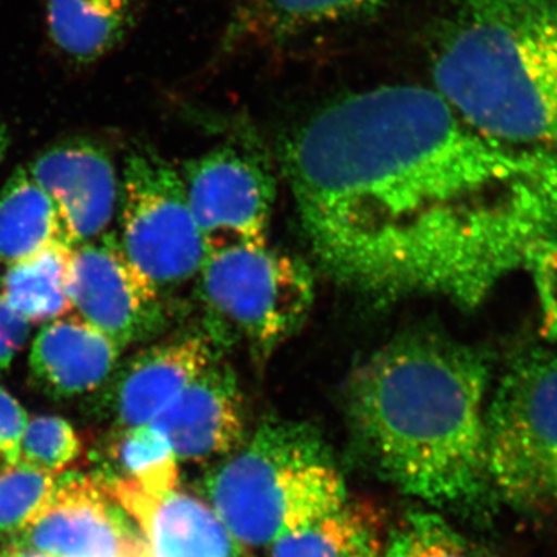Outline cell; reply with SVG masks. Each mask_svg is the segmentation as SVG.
Wrapping results in <instances>:
<instances>
[{"instance_id":"10","label":"cell","mask_w":557,"mask_h":557,"mask_svg":"<svg viewBox=\"0 0 557 557\" xmlns=\"http://www.w3.org/2000/svg\"><path fill=\"white\" fill-rule=\"evenodd\" d=\"M113 505L102 482L61 480L42 515L22 531V547L53 557H150Z\"/></svg>"},{"instance_id":"11","label":"cell","mask_w":557,"mask_h":557,"mask_svg":"<svg viewBox=\"0 0 557 557\" xmlns=\"http://www.w3.org/2000/svg\"><path fill=\"white\" fill-rule=\"evenodd\" d=\"M27 171L53 201L70 247L106 233L119 203L120 182L100 143L64 139L42 150Z\"/></svg>"},{"instance_id":"26","label":"cell","mask_w":557,"mask_h":557,"mask_svg":"<svg viewBox=\"0 0 557 557\" xmlns=\"http://www.w3.org/2000/svg\"><path fill=\"white\" fill-rule=\"evenodd\" d=\"M27 413L13 395L0 387V471L20 465V446Z\"/></svg>"},{"instance_id":"25","label":"cell","mask_w":557,"mask_h":557,"mask_svg":"<svg viewBox=\"0 0 557 557\" xmlns=\"http://www.w3.org/2000/svg\"><path fill=\"white\" fill-rule=\"evenodd\" d=\"M525 269L536 288L542 333L549 343L557 344V240L534 249Z\"/></svg>"},{"instance_id":"4","label":"cell","mask_w":557,"mask_h":557,"mask_svg":"<svg viewBox=\"0 0 557 557\" xmlns=\"http://www.w3.org/2000/svg\"><path fill=\"white\" fill-rule=\"evenodd\" d=\"M212 511L240 545L262 547L347 504L321 432L299 421L260 424L207 479Z\"/></svg>"},{"instance_id":"2","label":"cell","mask_w":557,"mask_h":557,"mask_svg":"<svg viewBox=\"0 0 557 557\" xmlns=\"http://www.w3.org/2000/svg\"><path fill=\"white\" fill-rule=\"evenodd\" d=\"M490 366L482 351L437 333L380 348L347 383L351 437L376 475L456 512L496 498L486 467Z\"/></svg>"},{"instance_id":"14","label":"cell","mask_w":557,"mask_h":557,"mask_svg":"<svg viewBox=\"0 0 557 557\" xmlns=\"http://www.w3.org/2000/svg\"><path fill=\"white\" fill-rule=\"evenodd\" d=\"M121 348L79 317L47 322L30 348L28 368L36 386L53 398L94 394L108 386Z\"/></svg>"},{"instance_id":"7","label":"cell","mask_w":557,"mask_h":557,"mask_svg":"<svg viewBox=\"0 0 557 557\" xmlns=\"http://www.w3.org/2000/svg\"><path fill=\"white\" fill-rule=\"evenodd\" d=\"M119 201L121 248L150 287L164 298L199 276L207 248L180 172L149 150L131 153Z\"/></svg>"},{"instance_id":"18","label":"cell","mask_w":557,"mask_h":557,"mask_svg":"<svg viewBox=\"0 0 557 557\" xmlns=\"http://www.w3.org/2000/svg\"><path fill=\"white\" fill-rule=\"evenodd\" d=\"M72 249L65 244H54L30 258L5 267L0 277V298L30 325L64 318L72 310Z\"/></svg>"},{"instance_id":"6","label":"cell","mask_w":557,"mask_h":557,"mask_svg":"<svg viewBox=\"0 0 557 557\" xmlns=\"http://www.w3.org/2000/svg\"><path fill=\"white\" fill-rule=\"evenodd\" d=\"M199 293L212 343H239L259 361L298 332L311 309L313 274L292 256L259 247L208 252Z\"/></svg>"},{"instance_id":"27","label":"cell","mask_w":557,"mask_h":557,"mask_svg":"<svg viewBox=\"0 0 557 557\" xmlns=\"http://www.w3.org/2000/svg\"><path fill=\"white\" fill-rule=\"evenodd\" d=\"M30 324L17 317L0 298V373L5 372L28 339Z\"/></svg>"},{"instance_id":"28","label":"cell","mask_w":557,"mask_h":557,"mask_svg":"<svg viewBox=\"0 0 557 557\" xmlns=\"http://www.w3.org/2000/svg\"><path fill=\"white\" fill-rule=\"evenodd\" d=\"M10 138L9 132H7L5 124L0 121V163H2L3 157H5L7 149H9Z\"/></svg>"},{"instance_id":"1","label":"cell","mask_w":557,"mask_h":557,"mask_svg":"<svg viewBox=\"0 0 557 557\" xmlns=\"http://www.w3.org/2000/svg\"><path fill=\"white\" fill-rule=\"evenodd\" d=\"M322 269L373 298L475 309L557 240V152L480 134L435 90L383 86L325 106L285 143Z\"/></svg>"},{"instance_id":"24","label":"cell","mask_w":557,"mask_h":557,"mask_svg":"<svg viewBox=\"0 0 557 557\" xmlns=\"http://www.w3.org/2000/svg\"><path fill=\"white\" fill-rule=\"evenodd\" d=\"M388 0H262V16L271 32H298L344 20L384 5Z\"/></svg>"},{"instance_id":"19","label":"cell","mask_w":557,"mask_h":557,"mask_svg":"<svg viewBox=\"0 0 557 557\" xmlns=\"http://www.w3.org/2000/svg\"><path fill=\"white\" fill-rule=\"evenodd\" d=\"M384 539L372 508L346 504L327 518L278 539L271 544V557H380Z\"/></svg>"},{"instance_id":"12","label":"cell","mask_w":557,"mask_h":557,"mask_svg":"<svg viewBox=\"0 0 557 557\" xmlns=\"http://www.w3.org/2000/svg\"><path fill=\"white\" fill-rule=\"evenodd\" d=\"M244 394L230 366L214 361L152 421L182 460L226 456L245 442Z\"/></svg>"},{"instance_id":"17","label":"cell","mask_w":557,"mask_h":557,"mask_svg":"<svg viewBox=\"0 0 557 557\" xmlns=\"http://www.w3.org/2000/svg\"><path fill=\"white\" fill-rule=\"evenodd\" d=\"M54 244L69 245L57 208L27 168H17L0 190V265H13Z\"/></svg>"},{"instance_id":"29","label":"cell","mask_w":557,"mask_h":557,"mask_svg":"<svg viewBox=\"0 0 557 557\" xmlns=\"http://www.w3.org/2000/svg\"><path fill=\"white\" fill-rule=\"evenodd\" d=\"M11 557H53V556L44 555V553H39V552H30V549H25V552L20 553V555L11 556Z\"/></svg>"},{"instance_id":"16","label":"cell","mask_w":557,"mask_h":557,"mask_svg":"<svg viewBox=\"0 0 557 557\" xmlns=\"http://www.w3.org/2000/svg\"><path fill=\"white\" fill-rule=\"evenodd\" d=\"M135 0H49L47 25L54 46L70 60L104 58L134 24Z\"/></svg>"},{"instance_id":"8","label":"cell","mask_w":557,"mask_h":557,"mask_svg":"<svg viewBox=\"0 0 557 557\" xmlns=\"http://www.w3.org/2000/svg\"><path fill=\"white\" fill-rule=\"evenodd\" d=\"M182 178L207 255L267 245L276 185L265 161L225 146L189 161Z\"/></svg>"},{"instance_id":"15","label":"cell","mask_w":557,"mask_h":557,"mask_svg":"<svg viewBox=\"0 0 557 557\" xmlns=\"http://www.w3.org/2000/svg\"><path fill=\"white\" fill-rule=\"evenodd\" d=\"M112 496L137 520L150 557H240L239 542L218 515L188 494L153 498L131 483H116Z\"/></svg>"},{"instance_id":"9","label":"cell","mask_w":557,"mask_h":557,"mask_svg":"<svg viewBox=\"0 0 557 557\" xmlns=\"http://www.w3.org/2000/svg\"><path fill=\"white\" fill-rule=\"evenodd\" d=\"M70 300L76 317L121 350L146 343L166 324L163 296L131 265L115 233L72 249Z\"/></svg>"},{"instance_id":"20","label":"cell","mask_w":557,"mask_h":557,"mask_svg":"<svg viewBox=\"0 0 557 557\" xmlns=\"http://www.w3.org/2000/svg\"><path fill=\"white\" fill-rule=\"evenodd\" d=\"M113 458L124 472L120 480L134 483L150 497H164L177 486V457L168 438L150 423L123 429Z\"/></svg>"},{"instance_id":"3","label":"cell","mask_w":557,"mask_h":557,"mask_svg":"<svg viewBox=\"0 0 557 557\" xmlns=\"http://www.w3.org/2000/svg\"><path fill=\"white\" fill-rule=\"evenodd\" d=\"M431 64L434 90L480 134L557 152V0H463Z\"/></svg>"},{"instance_id":"23","label":"cell","mask_w":557,"mask_h":557,"mask_svg":"<svg viewBox=\"0 0 557 557\" xmlns=\"http://www.w3.org/2000/svg\"><path fill=\"white\" fill-rule=\"evenodd\" d=\"M81 456L83 443L64 418H33L25 426L20 446V465L57 475L75 467Z\"/></svg>"},{"instance_id":"5","label":"cell","mask_w":557,"mask_h":557,"mask_svg":"<svg viewBox=\"0 0 557 557\" xmlns=\"http://www.w3.org/2000/svg\"><path fill=\"white\" fill-rule=\"evenodd\" d=\"M486 467L498 500L557 516V351L530 348L509 362L485 410Z\"/></svg>"},{"instance_id":"13","label":"cell","mask_w":557,"mask_h":557,"mask_svg":"<svg viewBox=\"0 0 557 557\" xmlns=\"http://www.w3.org/2000/svg\"><path fill=\"white\" fill-rule=\"evenodd\" d=\"M214 361L215 344L207 335L180 336L132 355L106 386L116 423L121 429L152 423Z\"/></svg>"},{"instance_id":"21","label":"cell","mask_w":557,"mask_h":557,"mask_svg":"<svg viewBox=\"0 0 557 557\" xmlns=\"http://www.w3.org/2000/svg\"><path fill=\"white\" fill-rule=\"evenodd\" d=\"M380 557H493L437 512H408L384 539Z\"/></svg>"},{"instance_id":"22","label":"cell","mask_w":557,"mask_h":557,"mask_svg":"<svg viewBox=\"0 0 557 557\" xmlns=\"http://www.w3.org/2000/svg\"><path fill=\"white\" fill-rule=\"evenodd\" d=\"M61 480L16 465L0 471V536L21 534L42 515Z\"/></svg>"}]
</instances>
